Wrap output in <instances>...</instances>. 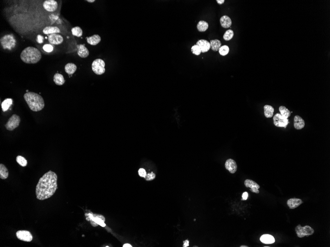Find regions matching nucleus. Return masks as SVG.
I'll return each mask as SVG.
<instances>
[{"instance_id": "nucleus-28", "label": "nucleus", "mask_w": 330, "mask_h": 247, "mask_svg": "<svg viewBox=\"0 0 330 247\" xmlns=\"http://www.w3.org/2000/svg\"><path fill=\"white\" fill-rule=\"evenodd\" d=\"M13 103L12 99H6L1 104V108L3 111H6L10 108Z\"/></svg>"}, {"instance_id": "nucleus-43", "label": "nucleus", "mask_w": 330, "mask_h": 247, "mask_svg": "<svg viewBox=\"0 0 330 247\" xmlns=\"http://www.w3.org/2000/svg\"><path fill=\"white\" fill-rule=\"evenodd\" d=\"M225 0H217V2L220 4H223V3H225Z\"/></svg>"}, {"instance_id": "nucleus-29", "label": "nucleus", "mask_w": 330, "mask_h": 247, "mask_svg": "<svg viewBox=\"0 0 330 247\" xmlns=\"http://www.w3.org/2000/svg\"><path fill=\"white\" fill-rule=\"evenodd\" d=\"M279 110L280 111V114H281L282 116H284V117L288 119V117L290 116L291 112L287 108H286V107H285V106H280Z\"/></svg>"}, {"instance_id": "nucleus-4", "label": "nucleus", "mask_w": 330, "mask_h": 247, "mask_svg": "<svg viewBox=\"0 0 330 247\" xmlns=\"http://www.w3.org/2000/svg\"><path fill=\"white\" fill-rule=\"evenodd\" d=\"M0 43L3 49L11 50L16 46V40L13 35L7 34L1 38Z\"/></svg>"}, {"instance_id": "nucleus-22", "label": "nucleus", "mask_w": 330, "mask_h": 247, "mask_svg": "<svg viewBox=\"0 0 330 247\" xmlns=\"http://www.w3.org/2000/svg\"><path fill=\"white\" fill-rule=\"evenodd\" d=\"M53 81L57 86H62L64 84L65 80L62 74L59 73H56L53 76Z\"/></svg>"}, {"instance_id": "nucleus-38", "label": "nucleus", "mask_w": 330, "mask_h": 247, "mask_svg": "<svg viewBox=\"0 0 330 247\" xmlns=\"http://www.w3.org/2000/svg\"><path fill=\"white\" fill-rule=\"evenodd\" d=\"M139 174L142 177H145L146 175V172L145 170L143 168L139 169Z\"/></svg>"}, {"instance_id": "nucleus-33", "label": "nucleus", "mask_w": 330, "mask_h": 247, "mask_svg": "<svg viewBox=\"0 0 330 247\" xmlns=\"http://www.w3.org/2000/svg\"><path fill=\"white\" fill-rule=\"evenodd\" d=\"M16 160L17 163H19L20 166H22V167H25L27 166V160L23 156H17Z\"/></svg>"}, {"instance_id": "nucleus-1", "label": "nucleus", "mask_w": 330, "mask_h": 247, "mask_svg": "<svg viewBox=\"0 0 330 247\" xmlns=\"http://www.w3.org/2000/svg\"><path fill=\"white\" fill-rule=\"evenodd\" d=\"M57 181V175L54 172L50 170L45 173L36 186L37 198L44 200L52 197L58 188Z\"/></svg>"}, {"instance_id": "nucleus-14", "label": "nucleus", "mask_w": 330, "mask_h": 247, "mask_svg": "<svg viewBox=\"0 0 330 247\" xmlns=\"http://www.w3.org/2000/svg\"><path fill=\"white\" fill-rule=\"evenodd\" d=\"M48 40L51 44L59 45L62 43L63 38L60 35L53 34L49 36Z\"/></svg>"}, {"instance_id": "nucleus-11", "label": "nucleus", "mask_w": 330, "mask_h": 247, "mask_svg": "<svg viewBox=\"0 0 330 247\" xmlns=\"http://www.w3.org/2000/svg\"><path fill=\"white\" fill-rule=\"evenodd\" d=\"M89 218L88 219H90V220H92V224H93V223H94L93 224V226H97V224H99L100 226L105 227V224L104 222H105V218L103 217L102 216H96L94 217V216H93V215L90 214L89 215Z\"/></svg>"}, {"instance_id": "nucleus-3", "label": "nucleus", "mask_w": 330, "mask_h": 247, "mask_svg": "<svg viewBox=\"0 0 330 247\" xmlns=\"http://www.w3.org/2000/svg\"><path fill=\"white\" fill-rule=\"evenodd\" d=\"M41 58L42 55L40 50L32 46L25 48L20 55V58L22 61L27 64L38 63Z\"/></svg>"}, {"instance_id": "nucleus-21", "label": "nucleus", "mask_w": 330, "mask_h": 247, "mask_svg": "<svg viewBox=\"0 0 330 247\" xmlns=\"http://www.w3.org/2000/svg\"><path fill=\"white\" fill-rule=\"evenodd\" d=\"M43 31L44 34H53L60 32V29L56 26H47L43 29Z\"/></svg>"}, {"instance_id": "nucleus-6", "label": "nucleus", "mask_w": 330, "mask_h": 247, "mask_svg": "<svg viewBox=\"0 0 330 247\" xmlns=\"http://www.w3.org/2000/svg\"><path fill=\"white\" fill-rule=\"evenodd\" d=\"M296 233L299 238H303L304 236L311 235L314 232V230L310 226H306L303 227L301 225H298L295 229Z\"/></svg>"}, {"instance_id": "nucleus-20", "label": "nucleus", "mask_w": 330, "mask_h": 247, "mask_svg": "<svg viewBox=\"0 0 330 247\" xmlns=\"http://www.w3.org/2000/svg\"><path fill=\"white\" fill-rule=\"evenodd\" d=\"M260 241L264 244H273L275 242V239L273 236L269 234H264L260 238Z\"/></svg>"}, {"instance_id": "nucleus-10", "label": "nucleus", "mask_w": 330, "mask_h": 247, "mask_svg": "<svg viewBox=\"0 0 330 247\" xmlns=\"http://www.w3.org/2000/svg\"><path fill=\"white\" fill-rule=\"evenodd\" d=\"M58 7L57 1L54 0H47L43 3V7L45 10L49 12L56 11Z\"/></svg>"}, {"instance_id": "nucleus-17", "label": "nucleus", "mask_w": 330, "mask_h": 247, "mask_svg": "<svg viewBox=\"0 0 330 247\" xmlns=\"http://www.w3.org/2000/svg\"><path fill=\"white\" fill-rule=\"evenodd\" d=\"M303 201L300 199L291 198L287 201L288 206L291 209L296 208L302 204Z\"/></svg>"}, {"instance_id": "nucleus-24", "label": "nucleus", "mask_w": 330, "mask_h": 247, "mask_svg": "<svg viewBox=\"0 0 330 247\" xmlns=\"http://www.w3.org/2000/svg\"><path fill=\"white\" fill-rule=\"evenodd\" d=\"M264 115L267 118H271L273 116L274 109L270 105H266L264 106Z\"/></svg>"}, {"instance_id": "nucleus-5", "label": "nucleus", "mask_w": 330, "mask_h": 247, "mask_svg": "<svg viewBox=\"0 0 330 247\" xmlns=\"http://www.w3.org/2000/svg\"><path fill=\"white\" fill-rule=\"evenodd\" d=\"M105 64L101 59H96L92 63V67L93 72L97 75H101L105 73Z\"/></svg>"}, {"instance_id": "nucleus-39", "label": "nucleus", "mask_w": 330, "mask_h": 247, "mask_svg": "<svg viewBox=\"0 0 330 247\" xmlns=\"http://www.w3.org/2000/svg\"><path fill=\"white\" fill-rule=\"evenodd\" d=\"M248 197V193L247 192H245L243 193V195H242V198H243V200H247Z\"/></svg>"}, {"instance_id": "nucleus-12", "label": "nucleus", "mask_w": 330, "mask_h": 247, "mask_svg": "<svg viewBox=\"0 0 330 247\" xmlns=\"http://www.w3.org/2000/svg\"><path fill=\"white\" fill-rule=\"evenodd\" d=\"M225 168L231 174H234L237 171V165L234 160L232 159H228L226 161L225 163Z\"/></svg>"}, {"instance_id": "nucleus-8", "label": "nucleus", "mask_w": 330, "mask_h": 247, "mask_svg": "<svg viewBox=\"0 0 330 247\" xmlns=\"http://www.w3.org/2000/svg\"><path fill=\"white\" fill-rule=\"evenodd\" d=\"M273 122L275 125L279 127H286L289 123L288 119L284 117L280 114H276L273 116Z\"/></svg>"}, {"instance_id": "nucleus-34", "label": "nucleus", "mask_w": 330, "mask_h": 247, "mask_svg": "<svg viewBox=\"0 0 330 247\" xmlns=\"http://www.w3.org/2000/svg\"><path fill=\"white\" fill-rule=\"evenodd\" d=\"M219 53L221 55L225 56L229 53V48L227 46H222L219 49Z\"/></svg>"}, {"instance_id": "nucleus-26", "label": "nucleus", "mask_w": 330, "mask_h": 247, "mask_svg": "<svg viewBox=\"0 0 330 247\" xmlns=\"http://www.w3.org/2000/svg\"><path fill=\"white\" fill-rule=\"evenodd\" d=\"M9 177V171L7 168L3 164H0V178L3 180H5Z\"/></svg>"}, {"instance_id": "nucleus-2", "label": "nucleus", "mask_w": 330, "mask_h": 247, "mask_svg": "<svg viewBox=\"0 0 330 247\" xmlns=\"http://www.w3.org/2000/svg\"><path fill=\"white\" fill-rule=\"evenodd\" d=\"M24 99L29 108L32 111H40L44 108V99L38 93L28 92L24 95Z\"/></svg>"}, {"instance_id": "nucleus-36", "label": "nucleus", "mask_w": 330, "mask_h": 247, "mask_svg": "<svg viewBox=\"0 0 330 247\" xmlns=\"http://www.w3.org/2000/svg\"><path fill=\"white\" fill-rule=\"evenodd\" d=\"M156 177V175L153 172H151V173H149L148 174H146V175L145 180L146 181H152V180H154Z\"/></svg>"}, {"instance_id": "nucleus-7", "label": "nucleus", "mask_w": 330, "mask_h": 247, "mask_svg": "<svg viewBox=\"0 0 330 247\" xmlns=\"http://www.w3.org/2000/svg\"><path fill=\"white\" fill-rule=\"evenodd\" d=\"M20 117L17 114H13L9 119L7 123L5 125L6 128L9 131H13L19 127L20 122Z\"/></svg>"}, {"instance_id": "nucleus-13", "label": "nucleus", "mask_w": 330, "mask_h": 247, "mask_svg": "<svg viewBox=\"0 0 330 247\" xmlns=\"http://www.w3.org/2000/svg\"><path fill=\"white\" fill-rule=\"evenodd\" d=\"M196 45L200 47L201 52L205 53L208 52L211 49L210 43L205 40H200L196 43Z\"/></svg>"}, {"instance_id": "nucleus-40", "label": "nucleus", "mask_w": 330, "mask_h": 247, "mask_svg": "<svg viewBox=\"0 0 330 247\" xmlns=\"http://www.w3.org/2000/svg\"><path fill=\"white\" fill-rule=\"evenodd\" d=\"M250 190L251 192H253L256 193H260V191H259V189L256 187H254V188H251L250 189Z\"/></svg>"}, {"instance_id": "nucleus-30", "label": "nucleus", "mask_w": 330, "mask_h": 247, "mask_svg": "<svg viewBox=\"0 0 330 247\" xmlns=\"http://www.w3.org/2000/svg\"><path fill=\"white\" fill-rule=\"evenodd\" d=\"M244 184L247 187H250L251 189L256 187L259 189L260 188V186L257 184V183L254 181L253 180L247 179L245 181Z\"/></svg>"}, {"instance_id": "nucleus-27", "label": "nucleus", "mask_w": 330, "mask_h": 247, "mask_svg": "<svg viewBox=\"0 0 330 247\" xmlns=\"http://www.w3.org/2000/svg\"><path fill=\"white\" fill-rule=\"evenodd\" d=\"M197 28L199 32H205L209 28V24L205 21L201 20L199 22L197 25Z\"/></svg>"}, {"instance_id": "nucleus-42", "label": "nucleus", "mask_w": 330, "mask_h": 247, "mask_svg": "<svg viewBox=\"0 0 330 247\" xmlns=\"http://www.w3.org/2000/svg\"><path fill=\"white\" fill-rule=\"evenodd\" d=\"M183 242H184L183 245V247H187L189 245V241L188 240H185V241H183Z\"/></svg>"}, {"instance_id": "nucleus-32", "label": "nucleus", "mask_w": 330, "mask_h": 247, "mask_svg": "<svg viewBox=\"0 0 330 247\" xmlns=\"http://www.w3.org/2000/svg\"><path fill=\"white\" fill-rule=\"evenodd\" d=\"M233 36H234V32L233 30L229 29L227 30L225 32V34L223 35V39L226 41H229L233 38Z\"/></svg>"}, {"instance_id": "nucleus-16", "label": "nucleus", "mask_w": 330, "mask_h": 247, "mask_svg": "<svg viewBox=\"0 0 330 247\" xmlns=\"http://www.w3.org/2000/svg\"><path fill=\"white\" fill-rule=\"evenodd\" d=\"M305 126V122L300 116H296L294 117V127L296 129L300 130Z\"/></svg>"}, {"instance_id": "nucleus-18", "label": "nucleus", "mask_w": 330, "mask_h": 247, "mask_svg": "<svg viewBox=\"0 0 330 247\" xmlns=\"http://www.w3.org/2000/svg\"><path fill=\"white\" fill-rule=\"evenodd\" d=\"M86 40L87 43L92 46H96L99 44L101 41V37L99 35H94L90 37L86 38Z\"/></svg>"}, {"instance_id": "nucleus-44", "label": "nucleus", "mask_w": 330, "mask_h": 247, "mask_svg": "<svg viewBox=\"0 0 330 247\" xmlns=\"http://www.w3.org/2000/svg\"><path fill=\"white\" fill-rule=\"evenodd\" d=\"M123 247H132V246H131V245L129 244H125L124 245V246H123Z\"/></svg>"}, {"instance_id": "nucleus-35", "label": "nucleus", "mask_w": 330, "mask_h": 247, "mask_svg": "<svg viewBox=\"0 0 330 247\" xmlns=\"http://www.w3.org/2000/svg\"><path fill=\"white\" fill-rule=\"evenodd\" d=\"M191 52L193 54L196 55H199L201 53V51L200 47H199L198 46H197L196 44L193 46L191 47Z\"/></svg>"}, {"instance_id": "nucleus-19", "label": "nucleus", "mask_w": 330, "mask_h": 247, "mask_svg": "<svg viewBox=\"0 0 330 247\" xmlns=\"http://www.w3.org/2000/svg\"><path fill=\"white\" fill-rule=\"evenodd\" d=\"M220 23L222 27L224 28H228L231 26V19L228 16L223 15L220 18Z\"/></svg>"}, {"instance_id": "nucleus-46", "label": "nucleus", "mask_w": 330, "mask_h": 247, "mask_svg": "<svg viewBox=\"0 0 330 247\" xmlns=\"http://www.w3.org/2000/svg\"><path fill=\"white\" fill-rule=\"evenodd\" d=\"M240 247H248V246H245V245H242V246H240Z\"/></svg>"}, {"instance_id": "nucleus-25", "label": "nucleus", "mask_w": 330, "mask_h": 247, "mask_svg": "<svg viewBox=\"0 0 330 247\" xmlns=\"http://www.w3.org/2000/svg\"><path fill=\"white\" fill-rule=\"evenodd\" d=\"M210 43L211 48L214 52H217L219 50L220 47L222 46L221 41L217 39L211 41Z\"/></svg>"}, {"instance_id": "nucleus-31", "label": "nucleus", "mask_w": 330, "mask_h": 247, "mask_svg": "<svg viewBox=\"0 0 330 247\" xmlns=\"http://www.w3.org/2000/svg\"><path fill=\"white\" fill-rule=\"evenodd\" d=\"M72 34L77 37H81L83 35V30L80 27L76 26L71 29Z\"/></svg>"}, {"instance_id": "nucleus-45", "label": "nucleus", "mask_w": 330, "mask_h": 247, "mask_svg": "<svg viewBox=\"0 0 330 247\" xmlns=\"http://www.w3.org/2000/svg\"><path fill=\"white\" fill-rule=\"evenodd\" d=\"M87 1L89 2V3H93L95 1L94 0H87Z\"/></svg>"}, {"instance_id": "nucleus-15", "label": "nucleus", "mask_w": 330, "mask_h": 247, "mask_svg": "<svg viewBox=\"0 0 330 247\" xmlns=\"http://www.w3.org/2000/svg\"><path fill=\"white\" fill-rule=\"evenodd\" d=\"M78 55L79 57L85 58L89 55V51L84 44L77 45Z\"/></svg>"}, {"instance_id": "nucleus-23", "label": "nucleus", "mask_w": 330, "mask_h": 247, "mask_svg": "<svg viewBox=\"0 0 330 247\" xmlns=\"http://www.w3.org/2000/svg\"><path fill=\"white\" fill-rule=\"evenodd\" d=\"M77 66L72 63H69L65 66V71L68 74H72L76 72Z\"/></svg>"}, {"instance_id": "nucleus-9", "label": "nucleus", "mask_w": 330, "mask_h": 247, "mask_svg": "<svg viewBox=\"0 0 330 247\" xmlns=\"http://www.w3.org/2000/svg\"><path fill=\"white\" fill-rule=\"evenodd\" d=\"M17 238L23 241L30 242L33 239V237L30 232L27 230H19L16 233Z\"/></svg>"}, {"instance_id": "nucleus-41", "label": "nucleus", "mask_w": 330, "mask_h": 247, "mask_svg": "<svg viewBox=\"0 0 330 247\" xmlns=\"http://www.w3.org/2000/svg\"><path fill=\"white\" fill-rule=\"evenodd\" d=\"M37 41L39 43H43V38L41 35H38V36Z\"/></svg>"}, {"instance_id": "nucleus-37", "label": "nucleus", "mask_w": 330, "mask_h": 247, "mask_svg": "<svg viewBox=\"0 0 330 247\" xmlns=\"http://www.w3.org/2000/svg\"><path fill=\"white\" fill-rule=\"evenodd\" d=\"M43 49L45 52H52L53 51V46L52 45H50V44H45L43 46Z\"/></svg>"}]
</instances>
